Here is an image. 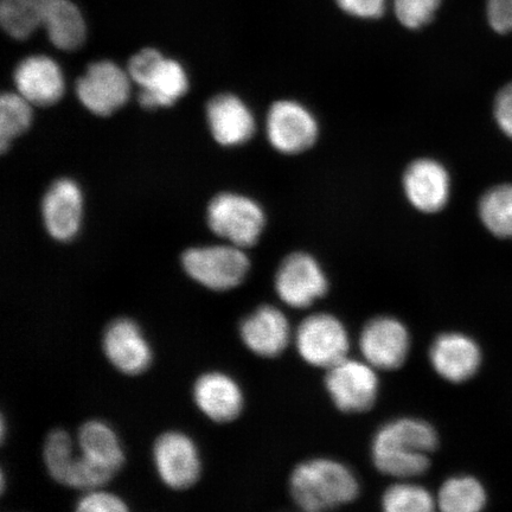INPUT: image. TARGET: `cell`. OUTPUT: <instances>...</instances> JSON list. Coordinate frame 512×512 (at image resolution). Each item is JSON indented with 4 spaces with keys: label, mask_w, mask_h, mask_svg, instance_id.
<instances>
[{
    "label": "cell",
    "mask_w": 512,
    "mask_h": 512,
    "mask_svg": "<svg viewBox=\"0 0 512 512\" xmlns=\"http://www.w3.org/2000/svg\"><path fill=\"white\" fill-rule=\"evenodd\" d=\"M440 0H394L396 17L408 29H420L430 23Z\"/></svg>",
    "instance_id": "cell-29"
},
{
    "label": "cell",
    "mask_w": 512,
    "mask_h": 512,
    "mask_svg": "<svg viewBox=\"0 0 512 512\" xmlns=\"http://www.w3.org/2000/svg\"><path fill=\"white\" fill-rule=\"evenodd\" d=\"M267 137L275 150L285 155H297L316 143L317 120L296 101L275 102L268 112Z\"/></svg>",
    "instance_id": "cell-9"
},
{
    "label": "cell",
    "mask_w": 512,
    "mask_h": 512,
    "mask_svg": "<svg viewBox=\"0 0 512 512\" xmlns=\"http://www.w3.org/2000/svg\"><path fill=\"white\" fill-rule=\"evenodd\" d=\"M163 57L158 50L152 48L144 49L132 56L127 66V73L130 75L131 80L137 83L139 87L142 86L145 80L149 78L152 70L162 61Z\"/></svg>",
    "instance_id": "cell-31"
},
{
    "label": "cell",
    "mask_w": 512,
    "mask_h": 512,
    "mask_svg": "<svg viewBox=\"0 0 512 512\" xmlns=\"http://www.w3.org/2000/svg\"><path fill=\"white\" fill-rule=\"evenodd\" d=\"M296 345L305 362L329 369L348 357L350 341L341 320L329 313H317L299 325Z\"/></svg>",
    "instance_id": "cell-5"
},
{
    "label": "cell",
    "mask_w": 512,
    "mask_h": 512,
    "mask_svg": "<svg viewBox=\"0 0 512 512\" xmlns=\"http://www.w3.org/2000/svg\"><path fill=\"white\" fill-rule=\"evenodd\" d=\"M43 459L50 477L63 485L74 459L72 440L66 432L56 430L48 435L43 447Z\"/></svg>",
    "instance_id": "cell-28"
},
{
    "label": "cell",
    "mask_w": 512,
    "mask_h": 512,
    "mask_svg": "<svg viewBox=\"0 0 512 512\" xmlns=\"http://www.w3.org/2000/svg\"><path fill=\"white\" fill-rule=\"evenodd\" d=\"M153 462L160 479L171 489H188L200 477V454L194 441L181 432L160 435L153 446Z\"/></svg>",
    "instance_id": "cell-10"
},
{
    "label": "cell",
    "mask_w": 512,
    "mask_h": 512,
    "mask_svg": "<svg viewBox=\"0 0 512 512\" xmlns=\"http://www.w3.org/2000/svg\"><path fill=\"white\" fill-rule=\"evenodd\" d=\"M4 435H5V421H4V416H2V439H4Z\"/></svg>",
    "instance_id": "cell-35"
},
{
    "label": "cell",
    "mask_w": 512,
    "mask_h": 512,
    "mask_svg": "<svg viewBox=\"0 0 512 512\" xmlns=\"http://www.w3.org/2000/svg\"><path fill=\"white\" fill-rule=\"evenodd\" d=\"M339 8L358 18H379L386 9V0H336Z\"/></svg>",
    "instance_id": "cell-33"
},
{
    "label": "cell",
    "mask_w": 512,
    "mask_h": 512,
    "mask_svg": "<svg viewBox=\"0 0 512 512\" xmlns=\"http://www.w3.org/2000/svg\"><path fill=\"white\" fill-rule=\"evenodd\" d=\"M495 117L501 130L512 139V83L497 95Z\"/></svg>",
    "instance_id": "cell-34"
},
{
    "label": "cell",
    "mask_w": 512,
    "mask_h": 512,
    "mask_svg": "<svg viewBox=\"0 0 512 512\" xmlns=\"http://www.w3.org/2000/svg\"><path fill=\"white\" fill-rule=\"evenodd\" d=\"M484 226L501 239H512V185L489 190L479 203Z\"/></svg>",
    "instance_id": "cell-25"
},
{
    "label": "cell",
    "mask_w": 512,
    "mask_h": 512,
    "mask_svg": "<svg viewBox=\"0 0 512 512\" xmlns=\"http://www.w3.org/2000/svg\"><path fill=\"white\" fill-rule=\"evenodd\" d=\"M438 434L424 420H394L376 433L371 456L377 470L396 478H411L426 472Z\"/></svg>",
    "instance_id": "cell-1"
},
{
    "label": "cell",
    "mask_w": 512,
    "mask_h": 512,
    "mask_svg": "<svg viewBox=\"0 0 512 512\" xmlns=\"http://www.w3.org/2000/svg\"><path fill=\"white\" fill-rule=\"evenodd\" d=\"M182 264L196 283L219 292L238 287L251 266L242 248L234 245L190 248L182 255Z\"/></svg>",
    "instance_id": "cell-3"
},
{
    "label": "cell",
    "mask_w": 512,
    "mask_h": 512,
    "mask_svg": "<svg viewBox=\"0 0 512 512\" xmlns=\"http://www.w3.org/2000/svg\"><path fill=\"white\" fill-rule=\"evenodd\" d=\"M411 338L405 325L393 317H377L364 326L360 348L370 366L395 370L406 362Z\"/></svg>",
    "instance_id": "cell-11"
},
{
    "label": "cell",
    "mask_w": 512,
    "mask_h": 512,
    "mask_svg": "<svg viewBox=\"0 0 512 512\" xmlns=\"http://www.w3.org/2000/svg\"><path fill=\"white\" fill-rule=\"evenodd\" d=\"M131 78L111 61L92 63L76 82V94L89 112L101 117L126 105L131 95Z\"/></svg>",
    "instance_id": "cell-7"
},
{
    "label": "cell",
    "mask_w": 512,
    "mask_h": 512,
    "mask_svg": "<svg viewBox=\"0 0 512 512\" xmlns=\"http://www.w3.org/2000/svg\"><path fill=\"white\" fill-rule=\"evenodd\" d=\"M403 189L415 209L437 213L450 198L451 179L443 164L433 159L415 160L403 176Z\"/></svg>",
    "instance_id": "cell-13"
},
{
    "label": "cell",
    "mask_w": 512,
    "mask_h": 512,
    "mask_svg": "<svg viewBox=\"0 0 512 512\" xmlns=\"http://www.w3.org/2000/svg\"><path fill=\"white\" fill-rule=\"evenodd\" d=\"M207 117L217 143L232 147L245 144L253 137L255 120L245 102L233 94H221L209 101Z\"/></svg>",
    "instance_id": "cell-18"
},
{
    "label": "cell",
    "mask_w": 512,
    "mask_h": 512,
    "mask_svg": "<svg viewBox=\"0 0 512 512\" xmlns=\"http://www.w3.org/2000/svg\"><path fill=\"white\" fill-rule=\"evenodd\" d=\"M437 503L445 512H477L484 508L483 485L472 477H454L441 486Z\"/></svg>",
    "instance_id": "cell-24"
},
{
    "label": "cell",
    "mask_w": 512,
    "mask_h": 512,
    "mask_svg": "<svg viewBox=\"0 0 512 512\" xmlns=\"http://www.w3.org/2000/svg\"><path fill=\"white\" fill-rule=\"evenodd\" d=\"M17 92L34 106H51L64 93L62 70L48 56H29L18 64L15 75Z\"/></svg>",
    "instance_id": "cell-15"
},
{
    "label": "cell",
    "mask_w": 512,
    "mask_h": 512,
    "mask_svg": "<svg viewBox=\"0 0 512 512\" xmlns=\"http://www.w3.org/2000/svg\"><path fill=\"white\" fill-rule=\"evenodd\" d=\"M54 0H2L0 23L3 29L16 40L29 38L38 27H43L44 18Z\"/></svg>",
    "instance_id": "cell-23"
},
{
    "label": "cell",
    "mask_w": 512,
    "mask_h": 512,
    "mask_svg": "<svg viewBox=\"0 0 512 512\" xmlns=\"http://www.w3.org/2000/svg\"><path fill=\"white\" fill-rule=\"evenodd\" d=\"M31 104L19 93H4L0 98V150H8L12 140L31 125Z\"/></svg>",
    "instance_id": "cell-26"
},
{
    "label": "cell",
    "mask_w": 512,
    "mask_h": 512,
    "mask_svg": "<svg viewBox=\"0 0 512 512\" xmlns=\"http://www.w3.org/2000/svg\"><path fill=\"white\" fill-rule=\"evenodd\" d=\"M430 360L432 367L444 380L465 382L477 373L482 354L475 341L462 334H444L435 339Z\"/></svg>",
    "instance_id": "cell-17"
},
{
    "label": "cell",
    "mask_w": 512,
    "mask_h": 512,
    "mask_svg": "<svg viewBox=\"0 0 512 512\" xmlns=\"http://www.w3.org/2000/svg\"><path fill=\"white\" fill-rule=\"evenodd\" d=\"M78 441L81 454L95 464L112 473L123 466V448L117 434L105 422L92 420L83 424L79 430Z\"/></svg>",
    "instance_id": "cell-21"
},
{
    "label": "cell",
    "mask_w": 512,
    "mask_h": 512,
    "mask_svg": "<svg viewBox=\"0 0 512 512\" xmlns=\"http://www.w3.org/2000/svg\"><path fill=\"white\" fill-rule=\"evenodd\" d=\"M329 281L313 256L306 253L288 255L275 277V290L285 304L305 309L328 292Z\"/></svg>",
    "instance_id": "cell-8"
},
{
    "label": "cell",
    "mask_w": 512,
    "mask_h": 512,
    "mask_svg": "<svg viewBox=\"0 0 512 512\" xmlns=\"http://www.w3.org/2000/svg\"><path fill=\"white\" fill-rule=\"evenodd\" d=\"M264 210L246 196L220 194L208 207L211 230L234 246L252 247L258 242L265 228Z\"/></svg>",
    "instance_id": "cell-4"
},
{
    "label": "cell",
    "mask_w": 512,
    "mask_h": 512,
    "mask_svg": "<svg viewBox=\"0 0 512 512\" xmlns=\"http://www.w3.org/2000/svg\"><path fill=\"white\" fill-rule=\"evenodd\" d=\"M44 226L51 238L68 242L78 235L82 217V194L72 179L62 178L51 185L42 202Z\"/></svg>",
    "instance_id": "cell-14"
},
{
    "label": "cell",
    "mask_w": 512,
    "mask_h": 512,
    "mask_svg": "<svg viewBox=\"0 0 512 512\" xmlns=\"http://www.w3.org/2000/svg\"><path fill=\"white\" fill-rule=\"evenodd\" d=\"M194 400L208 419L219 424L238 418L243 408L239 384L219 371H210L198 377L194 386Z\"/></svg>",
    "instance_id": "cell-19"
},
{
    "label": "cell",
    "mask_w": 512,
    "mask_h": 512,
    "mask_svg": "<svg viewBox=\"0 0 512 512\" xmlns=\"http://www.w3.org/2000/svg\"><path fill=\"white\" fill-rule=\"evenodd\" d=\"M382 507L387 512H430L435 508V501L422 486L400 483L384 492Z\"/></svg>",
    "instance_id": "cell-27"
},
{
    "label": "cell",
    "mask_w": 512,
    "mask_h": 512,
    "mask_svg": "<svg viewBox=\"0 0 512 512\" xmlns=\"http://www.w3.org/2000/svg\"><path fill=\"white\" fill-rule=\"evenodd\" d=\"M51 43L64 51L79 49L86 40V23L70 0H54L43 22Z\"/></svg>",
    "instance_id": "cell-22"
},
{
    "label": "cell",
    "mask_w": 512,
    "mask_h": 512,
    "mask_svg": "<svg viewBox=\"0 0 512 512\" xmlns=\"http://www.w3.org/2000/svg\"><path fill=\"white\" fill-rule=\"evenodd\" d=\"M139 88V105L145 110L170 107L188 92V75L177 61L163 57Z\"/></svg>",
    "instance_id": "cell-20"
},
{
    "label": "cell",
    "mask_w": 512,
    "mask_h": 512,
    "mask_svg": "<svg viewBox=\"0 0 512 512\" xmlns=\"http://www.w3.org/2000/svg\"><path fill=\"white\" fill-rule=\"evenodd\" d=\"M294 502L305 511L342 507L358 496V482L349 467L331 459H312L294 469L290 479Z\"/></svg>",
    "instance_id": "cell-2"
},
{
    "label": "cell",
    "mask_w": 512,
    "mask_h": 512,
    "mask_svg": "<svg viewBox=\"0 0 512 512\" xmlns=\"http://www.w3.org/2000/svg\"><path fill=\"white\" fill-rule=\"evenodd\" d=\"M107 360L121 373L139 375L150 367L152 350L138 324L131 319H115L102 339Z\"/></svg>",
    "instance_id": "cell-12"
},
{
    "label": "cell",
    "mask_w": 512,
    "mask_h": 512,
    "mask_svg": "<svg viewBox=\"0 0 512 512\" xmlns=\"http://www.w3.org/2000/svg\"><path fill=\"white\" fill-rule=\"evenodd\" d=\"M376 369L366 362L344 358L328 369L325 387L342 412L362 413L373 407L379 394Z\"/></svg>",
    "instance_id": "cell-6"
},
{
    "label": "cell",
    "mask_w": 512,
    "mask_h": 512,
    "mask_svg": "<svg viewBox=\"0 0 512 512\" xmlns=\"http://www.w3.org/2000/svg\"><path fill=\"white\" fill-rule=\"evenodd\" d=\"M76 510L83 512H123L127 511V505L123 499L104 492L91 490L87 495L80 498Z\"/></svg>",
    "instance_id": "cell-30"
},
{
    "label": "cell",
    "mask_w": 512,
    "mask_h": 512,
    "mask_svg": "<svg viewBox=\"0 0 512 512\" xmlns=\"http://www.w3.org/2000/svg\"><path fill=\"white\" fill-rule=\"evenodd\" d=\"M486 12L491 28L498 34L512 31V0H488Z\"/></svg>",
    "instance_id": "cell-32"
},
{
    "label": "cell",
    "mask_w": 512,
    "mask_h": 512,
    "mask_svg": "<svg viewBox=\"0 0 512 512\" xmlns=\"http://www.w3.org/2000/svg\"><path fill=\"white\" fill-rule=\"evenodd\" d=\"M246 347L261 357H275L285 351L291 339L288 319L277 307L264 305L240 325Z\"/></svg>",
    "instance_id": "cell-16"
}]
</instances>
